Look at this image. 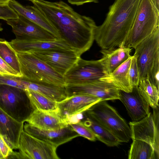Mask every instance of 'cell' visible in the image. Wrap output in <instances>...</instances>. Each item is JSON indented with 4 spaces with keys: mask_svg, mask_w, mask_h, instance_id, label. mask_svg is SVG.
<instances>
[{
    "mask_svg": "<svg viewBox=\"0 0 159 159\" xmlns=\"http://www.w3.org/2000/svg\"><path fill=\"white\" fill-rule=\"evenodd\" d=\"M157 10L159 11V0H150Z\"/></svg>",
    "mask_w": 159,
    "mask_h": 159,
    "instance_id": "37",
    "label": "cell"
},
{
    "mask_svg": "<svg viewBox=\"0 0 159 159\" xmlns=\"http://www.w3.org/2000/svg\"><path fill=\"white\" fill-rule=\"evenodd\" d=\"M11 7L18 15L22 16L45 29L58 39H60L59 33L47 19L34 6H23L15 0L8 3Z\"/></svg>",
    "mask_w": 159,
    "mask_h": 159,
    "instance_id": "20",
    "label": "cell"
},
{
    "mask_svg": "<svg viewBox=\"0 0 159 159\" xmlns=\"http://www.w3.org/2000/svg\"><path fill=\"white\" fill-rule=\"evenodd\" d=\"M24 130L30 135L50 143L57 148L73 139L80 136L69 125L66 127L57 130L40 129L26 123Z\"/></svg>",
    "mask_w": 159,
    "mask_h": 159,
    "instance_id": "15",
    "label": "cell"
},
{
    "mask_svg": "<svg viewBox=\"0 0 159 159\" xmlns=\"http://www.w3.org/2000/svg\"><path fill=\"white\" fill-rule=\"evenodd\" d=\"M11 0H0V5H3L8 3Z\"/></svg>",
    "mask_w": 159,
    "mask_h": 159,
    "instance_id": "38",
    "label": "cell"
},
{
    "mask_svg": "<svg viewBox=\"0 0 159 159\" xmlns=\"http://www.w3.org/2000/svg\"><path fill=\"white\" fill-rule=\"evenodd\" d=\"M159 26V11L150 0H141L132 27L122 44L133 48Z\"/></svg>",
    "mask_w": 159,
    "mask_h": 159,
    "instance_id": "6",
    "label": "cell"
},
{
    "mask_svg": "<svg viewBox=\"0 0 159 159\" xmlns=\"http://www.w3.org/2000/svg\"><path fill=\"white\" fill-rule=\"evenodd\" d=\"M0 108L15 120L24 123L34 110L25 90L0 84Z\"/></svg>",
    "mask_w": 159,
    "mask_h": 159,
    "instance_id": "7",
    "label": "cell"
},
{
    "mask_svg": "<svg viewBox=\"0 0 159 159\" xmlns=\"http://www.w3.org/2000/svg\"><path fill=\"white\" fill-rule=\"evenodd\" d=\"M145 117L136 121L129 123L132 140L145 141L153 148L159 157V107L153 109Z\"/></svg>",
    "mask_w": 159,
    "mask_h": 159,
    "instance_id": "8",
    "label": "cell"
},
{
    "mask_svg": "<svg viewBox=\"0 0 159 159\" xmlns=\"http://www.w3.org/2000/svg\"><path fill=\"white\" fill-rule=\"evenodd\" d=\"M3 30V29L1 26V24L0 23V31H2Z\"/></svg>",
    "mask_w": 159,
    "mask_h": 159,
    "instance_id": "39",
    "label": "cell"
},
{
    "mask_svg": "<svg viewBox=\"0 0 159 159\" xmlns=\"http://www.w3.org/2000/svg\"><path fill=\"white\" fill-rule=\"evenodd\" d=\"M23 123L16 121L0 108V133L12 149H18Z\"/></svg>",
    "mask_w": 159,
    "mask_h": 159,
    "instance_id": "21",
    "label": "cell"
},
{
    "mask_svg": "<svg viewBox=\"0 0 159 159\" xmlns=\"http://www.w3.org/2000/svg\"><path fill=\"white\" fill-rule=\"evenodd\" d=\"M105 75L100 60H86L80 57L64 75L66 84H80L99 80Z\"/></svg>",
    "mask_w": 159,
    "mask_h": 159,
    "instance_id": "9",
    "label": "cell"
},
{
    "mask_svg": "<svg viewBox=\"0 0 159 159\" xmlns=\"http://www.w3.org/2000/svg\"><path fill=\"white\" fill-rule=\"evenodd\" d=\"M86 116L106 129L121 143H127L131 139L129 126L126 121L106 101H100L85 111Z\"/></svg>",
    "mask_w": 159,
    "mask_h": 159,
    "instance_id": "4",
    "label": "cell"
},
{
    "mask_svg": "<svg viewBox=\"0 0 159 159\" xmlns=\"http://www.w3.org/2000/svg\"><path fill=\"white\" fill-rule=\"evenodd\" d=\"M68 2L72 5L79 6L89 3H97L98 0H68Z\"/></svg>",
    "mask_w": 159,
    "mask_h": 159,
    "instance_id": "35",
    "label": "cell"
},
{
    "mask_svg": "<svg viewBox=\"0 0 159 159\" xmlns=\"http://www.w3.org/2000/svg\"><path fill=\"white\" fill-rule=\"evenodd\" d=\"M7 159H24L23 157L20 152L12 151Z\"/></svg>",
    "mask_w": 159,
    "mask_h": 159,
    "instance_id": "36",
    "label": "cell"
},
{
    "mask_svg": "<svg viewBox=\"0 0 159 159\" xmlns=\"http://www.w3.org/2000/svg\"><path fill=\"white\" fill-rule=\"evenodd\" d=\"M26 121L40 129L45 130L60 129L70 124L61 117L58 109L55 111L35 109Z\"/></svg>",
    "mask_w": 159,
    "mask_h": 159,
    "instance_id": "17",
    "label": "cell"
},
{
    "mask_svg": "<svg viewBox=\"0 0 159 159\" xmlns=\"http://www.w3.org/2000/svg\"><path fill=\"white\" fill-rule=\"evenodd\" d=\"M34 110L45 111L57 110V102L35 91L26 89L25 90Z\"/></svg>",
    "mask_w": 159,
    "mask_h": 159,
    "instance_id": "28",
    "label": "cell"
},
{
    "mask_svg": "<svg viewBox=\"0 0 159 159\" xmlns=\"http://www.w3.org/2000/svg\"><path fill=\"white\" fill-rule=\"evenodd\" d=\"M132 56L110 74L104 75L99 80L111 84L119 90L126 92L132 89L129 80L128 72Z\"/></svg>",
    "mask_w": 159,
    "mask_h": 159,
    "instance_id": "23",
    "label": "cell"
},
{
    "mask_svg": "<svg viewBox=\"0 0 159 159\" xmlns=\"http://www.w3.org/2000/svg\"><path fill=\"white\" fill-rule=\"evenodd\" d=\"M134 48L139 79L148 77L159 88V26Z\"/></svg>",
    "mask_w": 159,
    "mask_h": 159,
    "instance_id": "3",
    "label": "cell"
},
{
    "mask_svg": "<svg viewBox=\"0 0 159 159\" xmlns=\"http://www.w3.org/2000/svg\"><path fill=\"white\" fill-rule=\"evenodd\" d=\"M9 43L17 52L74 50L66 42L61 39L53 41H43L15 39Z\"/></svg>",
    "mask_w": 159,
    "mask_h": 159,
    "instance_id": "18",
    "label": "cell"
},
{
    "mask_svg": "<svg viewBox=\"0 0 159 159\" xmlns=\"http://www.w3.org/2000/svg\"><path fill=\"white\" fill-rule=\"evenodd\" d=\"M83 122L91 130L96 139L107 146H117L121 143L109 131L92 119L87 117Z\"/></svg>",
    "mask_w": 159,
    "mask_h": 159,
    "instance_id": "24",
    "label": "cell"
},
{
    "mask_svg": "<svg viewBox=\"0 0 159 159\" xmlns=\"http://www.w3.org/2000/svg\"><path fill=\"white\" fill-rule=\"evenodd\" d=\"M31 2L57 30L60 39L80 55L90 49L94 40L97 26L91 18L79 14L62 0Z\"/></svg>",
    "mask_w": 159,
    "mask_h": 159,
    "instance_id": "1",
    "label": "cell"
},
{
    "mask_svg": "<svg viewBox=\"0 0 159 159\" xmlns=\"http://www.w3.org/2000/svg\"><path fill=\"white\" fill-rule=\"evenodd\" d=\"M157 156L153 147L143 141L133 140L128 155L129 159H153Z\"/></svg>",
    "mask_w": 159,
    "mask_h": 159,
    "instance_id": "25",
    "label": "cell"
},
{
    "mask_svg": "<svg viewBox=\"0 0 159 159\" xmlns=\"http://www.w3.org/2000/svg\"><path fill=\"white\" fill-rule=\"evenodd\" d=\"M13 149L0 133V159H7Z\"/></svg>",
    "mask_w": 159,
    "mask_h": 159,
    "instance_id": "34",
    "label": "cell"
},
{
    "mask_svg": "<svg viewBox=\"0 0 159 159\" xmlns=\"http://www.w3.org/2000/svg\"><path fill=\"white\" fill-rule=\"evenodd\" d=\"M66 97L78 95H89L101 101L119 99V90L111 83L97 80L80 84H66Z\"/></svg>",
    "mask_w": 159,
    "mask_h": 159,
    "instance_id": "11",
    "label": "cell"
},
{
    "mask_svg": "<svg viewBox=\"0 0 159 159\" xmlns=\"http://www.w3.org/2000/svg\"><path fill=\"white\" fill-rule=\"evenodd\" d=\"M17 54L21 78L32 82L65 87L64 76L45 62L30 52H17Z\"/></svg>",
    "mask_w": 159,
    "mask_h": 159,
    "instance_id": "5",
    "label": "cell"
},
{
    "mask_svg": "<svg viewBox=\"0 0 159 159\" xmlns=\"http://www.w3.org/2000/svg\"><path fill=\"white\" fill-rule=\"evenodd\" d=\"M100 99L89 95H78L67 97L57 102V109L61 117L70 123V119L85 112Z\"/></svg>",
    "mask_w": 159,
    "mask_h": 159,
    "instance_id": "14",
    "label": "cell"
},
{
    "mask_svg": "<svg viewBox=\"0 0 159 159\" xmlns=\"http://www.w3.org/2000/svg\"><path fill=\"white\" fill-rule=\"evenodd\" d=\"M128 75L130 84L133 88L138 86L139 80V72L135 57H132L129 67Z\"/></svg>",
    "mask_w": 159,
    "mask_h": 159,
    "instance_id": "30",
    "label": "cell"
},
{
    "mask_svg": "<svg viewBox=\"0 0 159 159\" xmlns=\"http://www.w3.org/2000/svg\"><path fill=\"white\" fill-rule=\"evenodd\" d=\"M69 125L80 136L91 141H94L96 140L93 133L84 124L83 121L78 120L77 122H71Z\"/></svg>",
    "mask_w": 159,
    "mask_h": 159,
    "instance_id": "29",
    "label": "cell"
},
{
    "mask_svg": "<svg viewBox=\"0 0 159 159\" xmlns=\"http://www.w3.org/2000/svg\"><path fill=\"white\" fill-rule=\"evenodd\" d=\"M18 17V14L10 7L8 3L0 5V19L7 21Z\"/></svg>",
    "mask_w": 159,
    "mask_h": 159,
    "instance_id": "31",
    "label": "cell"
},
{
    "mask_svg": "<svg viewBox=\"0 0 159 159\" xmlns=\"http://www.w3.org/2000/svg\"><path fill=\"white\" fill-rule=\"evenodd\" d=\"M141 0H115L106 18L97 26L94 40L102 49L120 46L127 37Z\"/></svg>",
    "mask_w": 159,
    "mask_h": 159,
    "instance_id": "2",
    "label": "cell"
},
{
    "mask_svg": "<svg viewBox=\"0 0 159 159\" xmlns=\"http://www.w3.org/2000/svg\"><path fill=\"white\" fill-rule=\"evenodd\" d=\"M28 52L34 55L63 76L81 56L73 50L33 51Z\"/></svg>",
    "mask_w": 159,
    "mask_h": 159,
    "instance_id": "13",
    "label": "cell"
},
{
    "mask_svg": "<svg viewBox=\"0 0 159 159\" xmlns=\"http://www.w3.org/2000/svg\"><path fill=\"white\" fill-rule=\"evenodd\" d=\"M15 78L26 89L38 93L52 100L59 102L66 97L65 87L32 82L21 77Z\"/></svg>",
    "mask_w": 159,
    "mask_h": 159,
    "instance_id": "22",
    "label": "cell"
},
{
    "mask_svg": "<svg viewBox=\"0 0 159 159\" xmlns=\"http://www.w3.org/2000/svg\"><path fill=\"white\" fill-rule=\"evenodd\" d=\"M0 75L22 77L17 72L0 57Z\"/></svg>",
    "mask_w": 159,
    "mask_h": 159,
    "instance_id": "32",
    "label": "cell"
},
{
    "mask_svg": "<svg viewBox=\"0 0 159 159\" xmlns=\"http://www.w3.org/2000/svg\"><path fill=\"white\" fill-rule=\"evenodd\" d=\"M132 48L122 44L118 47L102 49V56L100 59L105 75L110 74L131 56Z\"/></svg>",
    "mask_w": 159,
    "mask_h": 159,
    "instance_id": "19",
    "label": "cell"
},
{
    "mask_svg": "<svg viewBox=\"0 0 159 159\" xmlns=\"http://www.w3.org/2000/svg\"><path fill=\"white\" fill-rule=\"evenodd\" d=\"M0 84H4L26 89L24 85L17 81L14 77L0 75Z\"/></svg>",
    "mask_w": 159,
    "mask_h": 159,
    "instance_id": "33",
    "label": "cell"
},
{
    "mask_svg": "<svg viewBox=\"0 0 159 159\" xmlns=\"http://www.w3.org/2000/svg\"><path fill=\"white\" fill-rule=\"evenodd\" d=\"M138 87L140 93L150 107L153 109L159 107V88L150 81L148 77L140 79Z\"/></svg>",
    "mask_w": 159,
    "mask_h": 159,
    "instance_id": "26",
    "label": "cell"
},
{
    "mask_svg": "<svg viewBox=\"0 0 159 159\" xmlns=\"http://www.w3.org/2000/svg\"><path fill=\"white\" fill-rule=\"evenodd\" d=\"M18 15L17 18L6 21L7 23L11 27L16 39L43 41L58 39L40 26L22 16Z\"/></svg>",
    "mask_w": 159,
    "mask_h": 159,
    "instance_id": "12",
    "label": "cell"
},
{
    "mask_svg": "<svg viewBox=\"0 0 159 159\" xmlns=\"http://www.w3.org/2000/svg\"><path fill=\"white\" fill-rule=\"evenodd\" d=\"M0 57L22 77L17 52L9 42L1 38H0Z\"/></svg>",
    "mask_w": 159,
    "mask_h": 159,
    "instance_id": "27",
    "label": "cell"
},
{
    "mask_svg": "<svg viewBox=\"0 0 159 159\" xmlns=\"http://www.w3.org/2000/svg\"><path fill=\"white\" fill-rule=\"evenodd\" d=\"M57 147L46 142L21 132L18 149L24 159H59Z\"/></svg>",
    "mask_w": 159,
    "mask_h": 159,
    "instance_id": "10",
    "label": "cell"
},
{
    "mask_svg": "<svg viewBox=\"0 0 159 159\" xmlns=\"http://www.w3.org/2000/svg\"><path fill=\"white\" fill-rule=\"evenodd\" d=\"M119 96L132 121H138L150 112V106L140 93L138 86L133 87L129 93L119 90Z\"/></svg>",
    "mask_w": 159,
    "mask_h": 159,
    "instance_id": "16",
    "label": "cell"
},
{
    "mask_svg": "<svg viewBox=\"0 0 159 159\" xmlns=\"http://www.w3.org/2000/svg\"><path fill=\"white\" fill-rule=\"evenodd\" d=\"M29 0V1H31V2L33 0Z\"/></svg>",
    "mask_w": 159,
    "mask_h": 159,
    "instance_id": "40",
    "label": "cell"
}]
</instances>
